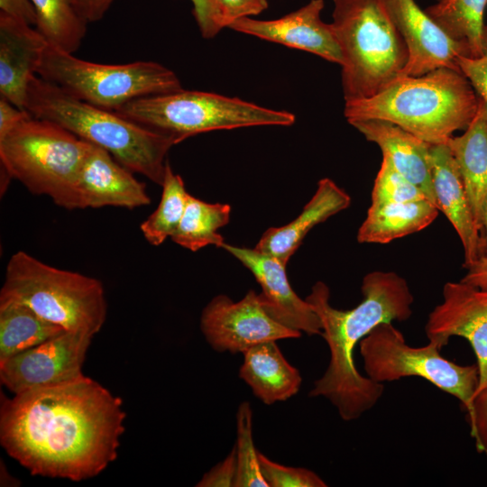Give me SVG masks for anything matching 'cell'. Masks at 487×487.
Returning <instances> with one entry per match:
<instances>
[{
    "label": "cell",
    "mask_w": 487,
    "mask_h": 487,
    "mask_svg": "<svg viewBox=\"0 0 487 487\" xmlns=\"http://www.w3.org/2000/svg\"><path fill=\"white\" fill-rule=\"evenodd\" d=\"M125 416L119 397L84 376L2 396L0 443L32 475L80 482L116 459Z\"/></svg>",
    "instance_id": "cell-1"
},
{
    "label": "cell",
    "mask_w": 487,
    "mask_h": 487,
    "mask_svg": "<svg viewBox=\"0 0 487 487\" xmlns=\"http://www.w3.org/2000/svg\"><path fill=\"white\" fill-rule=\"evenodd\" d=\"M361 290L363 300L347 310L330 304V290L323 281L316 282L306 298L321 321V335L330 352L327 368L314 381L308 395L328 400L345 421L359 418L384 392L383 383L373 381L356 369L355 346L378 325L409 319L414 302L406 280L393 271L367 273Z\"/></svg>",
    "instance_id": "cell-2"
},
{
    "label": "cell",
    "mask_w": 487,
    "mask_h": 487,
    "mask_svg": "<svg viewBox=\"0 0 487 487\" xmlns=\"http://www.w3.org/2000/svg\"><path fill=\"white\" fill-rule=\"evenodd\" d=\"M480 98L460 71L440 68L418 77L398 76L374 96L345 101L348 123L391 122L429 144L446 143L474 118Z\"/></svg>",
    "instance_id": "cell-3"
},
{
    "label": "cell",
    "mask_w": 487,
    "mask_h": 487,
    "mask_svg": "<svg viewBox=\"0 0 487 487\" xmlns=\"http://www.w3.org/2000/svg\"><path fill=\"white\" fill-rule=\"evenodd\" d=\"M24 110L103 148L132 172L161 186L167 154L177 144L171 136L79 100L38 75L28 84Z\"/></svg>",
    "instance_id": "cell-4"
},
{
    "label": "cell",
    "mask_w": 487,
    "mask_h": 487,
    "mask_svg": "<svg viewBox=\"0 0 487 487\" xmlns=\"http://www.w3.org/2000/svg\"><path fill=\"white\" fill-rule=\"evenodd\" d=\"M345 101L368 98L394 80L409 53L384 0H333Z\"/></svg>",
    "instance_id": "cell-5"
},
{
    "label": "cell",
    "mask_w": 487,
    "mask_h": 487,
    "mask_svg": "<svg viewBox=\"0 0 487 487\" xmlns=\"http://www.w3.org/2000/svg\"><path fill=\"white\" fill-rule=\"evenodd\" d=\"M89 145L55 123L30 116L0 138L1 169L32 194L83 209L78 180Z\"/></svg>",
    "instance_id": "cell-6"
},
{
    "label": "cell",
    "mask_w": 487,
    "mask_h": 487,
    "mask_svg": "<svg viewBox=\"0 0 487 487\" xmlns=\"http://www.w3.org/2000/svg\"><path fill=\"white\" fill-rule=\"evenodd\" d=\"M0 298L21 301L65 331L94 336L106 319L105 289L99 280L51 266L24 251L10 257Z\"/></svg>",
    "instance_id": "cell-7"
},
{
    "label": "cell",
    "mask_w": 487,
    "mask_h": 487,
    "mask_svg": "<svg viewBox=\"0 0 487 487\" xmlns=\"http://www.w3.org/2000/svg\"><path fill=\"white\" fill-rule=\"evenodd\" d=\"M116 113L146 128L171 136L179 143L188 137L242 127L294 124L295 115L212 92L184 90L132 100Z\"/></svg>",
    "instance_id": "cell-8"
},
{
    "label": "cell",
    "mask_w": 487,
    "mask_h": 487,
    "mask_svg": "<svg viewBox=\"0 0 487 487\" xmlns=\"http://www.w3.org/2000/svg\"><path fill=\"white\" fill-rule=\"evenodd\" d=\"M36 74L79 100L112 111L136 98L182 89L178 76L155 61L96 63L49 45Z\"/></svg>",
    "instance_id": "cell-9"
},
{
    "label": "cell",
    "mask_w": 487,
    "mask_h": 487,
    "mask_svg": "<svg viewBox=\"0 0 487 487\" xmlns=\"http://www.w3.org/2000/svg\"><path fill=\"white\" fill-rule=\"evenodd\" d=\"M367 377L384 383L417 376L447 392L463 404L470 418L479 383L477 364L459 365L440 354L433 343L413 347L391 322L375 326L359 343Z\"/></svg>",
    "instance_id": "cell-10"
},
{
    "label": "cell",
    "mask_w": 487,
    "mask_h": 487,
    "mask_svg": "<svg viewBox=\"0 0 487 487\" xmlns=\"http://www.w3.org/2000/svg\"><path fill=\"white\" fill-rule=\"evenodd\" d=\"M199 326L214 350L232 354H244L264 342L299 338L302 334L272 318L253 289L236 302L223 294L213 298L202 310Z\"/></svg>",
    "instance_id": "cell-11"
},
{
    "label": "cell",
    "mask_w": 487,
    "mask_h": 487,
    "mask_svg": "<svg viewBox=\"0 0 487 487\" xmlns=\"http://www.w3.org/2000/svg\"><path fill=\"white\" fill-rule=\"evenodd\" d=\"M93 335L65 331L0 362V381L14 394L76 381Z\"/></svg>",
    "instance_id": "cell-12"
},
{
    "label": "cell",
    "mask_w": 487,
    "mask_h": 487,
    "mask_svg": "<svg viewBox=\"0 0 487 487\" xmlns=\"http://www.w3.org/2000/svg\"><path fill=\"white\" fill-rule=\"evenodd\" d=\"M425 332L428 342L440 350L452 336L466 339L477 359L479 383L475 396L487 390V289L462 280L446 282L443 301L429 314Z\"/></svg>",
    "instance_id": "cell-13"
},
{
    "label": "cell",
    "mask_w": 487,
    "mask_h": 487,
    "mask_svg": "<svg viewBox=\"0 0 487 487\" xmlns=\"http://www.w3.org/2000/svg\"><path fill=\"white\" fill-rule=\"evenodd\" d=\"M384 1L409 53L399 76L418 77L440 68L460 70L459 57H470L465 46L447 34L415 0Z\"/></svg>",
    "instance_id": "cell-14"
},
{
    "label": "cell",
    "mask_w": 487,
    "mask_h": 487,
    "mask_svg": "<svg viewBox=\"0 0 487 487\" xmlns=\"http://www.w3.org/2000/svg\"><path fill=\"white\" fill-rule=\"evenodd\" d=\"M255 277L262 288L259 294L268 314L280 324L308 335L322 333L321 321L312 306L291 288L286 264L256 249L225 243L222 247Z\"/></svg>",
    "instance_id": "cell-15"
},
{
    "label": "cell",
    "mask_w": 487,
    "mask_h": 487,
    "mask_svg": "<svg viewBox=\"0 0 487 487\" xmlns=\"http://www.w3.org/2000/svg\"><path fill=\"white\" fill-rule=\"evenodd\" d=\"M324 0H311L306 5L275 20L237 19L229 28L289 48L316 54L342 65L343 57L331 23L320 18Z\"/></svg>",
    "instance_id": "cell-16"
},
{
    "label": "cell",
    "mask_w": 487,
    "mask_h": 487,
    "mask_svg": "<svg viewBox=\"0 0 487 487\" xmlns=\"http://www.w3.org/2000/svg\"><path fill=\"white\" fill-rule=\"evenodd\" d=\"M429 163L436 206L456 231L468 269L482 256V239L458 167L446 143L429 145Z\"/></svg>",
    "instance_id": "cell-17"
},
{
    "label": "cell",
    "mask_w": 487,
    "mask_h": 487,
    "mask_svg": "<svg viewBox=\"0 0 487 487\" xmlns=\"http://www.w3.org/2000/svg\"><path fill=\"white\" fill-rule=\"evenodd\" d=\"M103 148L90 142L79 172L84 208L117 207L133 209L151 204L143 182Z\"/></svg>",
    "instance_id": "cell-18"
},
{
    "label": "cell",
    "mask_w": 487,
    "mask_h": 487,
    "mask_svg": "<svg viewBox=\"0 0 487 487\" xmlns=\"http://www.w3.org/2000/svg\"><path fill=\"white\" fill-rule=\"evenodd\" d=\"M47 46L32 25L0 12V96L24 110L28 84Z\"/></svg>",
    "instance_id": "cell-19"
},
{
    "label": "cell",
    "mask_w": 487,
    "mask_h": 487,
    "mask_svg": "<svg viewBox=\"0 0 487 487\" xmlns=\"http://www.w3.org/2000/svg\"><path fill=\"white\" fill-rule=\"evenodd\" d=\"M349 124L366 140L376 143L382 152V157L387 158L401 175L422 189L436 206L429 143L382 119H360Z\"/></svg>",
    "instance_id": "cell-20"
},
{
    "label": "cell",
    "mask_w": 487,
    "mask_h": 487,
    "mask_svg": "<svg viewBox=\"0 0 487 487\" xmlns=\"http://www.w3.org/2000/svg\"><path fill=\"white\" fill-rule=\"evenodd\" d=\"M350 196L332 179L324 178L300 214L289 224L267 229L254 249L271 255L287 265L308 232L330 216L346 209Z\"/></svg>",
    "instance_id": "cell-21"
},
{
    "label": "cell",
    "mask_w": 487,
    "mask_h": 487,
    "mask_svg": "<svg viewBox=\"0 0 487 487\" xmlns=\"http://www.w3.org/2000/svg\"><path fill=\"white\" fill-rule=\"evenodd\" d=\"M239 377L266 405L290 399L302 383L299 371L286 360L276 341L256 345L244 352Z\"/></svg>",
    "instance_id": "cell-22"
},
{
    "label": "cell",
    "mask_w": 487,
    "mask_h": 487,
    "mask_svg": "<svg viewBox=\"0 0 487 487\" xmlns=\"http://www.w3.org/2000/svg\"><path fill=\"white\" fill-rule=\"evenodd\" d=\"M446 144L456 162L480 230L481 213L487 198V110L481 100L464 133L450 137Z\"/></svg>",
    "instance_id": "cell-23"
},
{
    "label": "cell",
    "mask_w": 487,
    "mask_h": 487,
    "mask_svg": "<svg viewBox=\"0 0 487 487\" xmlns=\"http://www.w3.org/2000/svg\"><path fill=\"white\" fill-rule=\"evenodd\" d=\"M429 200L371 205L358 229L361 244H387L427 227L438 215Z\"/></svg>",
    "instance_id": "cell-24"
},
{
    "label": "cell",
    "mask_w": 487,
    "mask_h": 487,
    "mask_svg": "<svg viewBox=\"0 0 487 487\" xmlns=\"http://www.w3.org/2000/svg\"><path fill=\"white\" fill-rule=\"evenodd\" d=\"M63 332L21 301L0 298V362Z\"/></svg>",
    "instance_id": "cell-25"
},
{
    "label": "cell",
    "mask_w": 487,
    "mask_h": 487,
    "mask_svg": "<svg viewBox=\"0 0 487 487\" xmlns=\"http://www.w3.org/2000/svg\"><path fill=\"white\" fill-rule=\"evenodd\" d=\"M230 214L228 204L207 203L189 194L181 221L170 238L192 252L207 245L221 248L225 242L217 230L229 223Z\"/></svg>",
    "instance_id": "cell-26"
},
{
    "label": "cell",
    "mask_w": 487,
    "mask_h": 487,
    "mask_svg": "<svg viewBox=\"0 0 487 487\" xmlns=\"http://www.w3.org/2000/svg\"><path fill=\"white\" fill-rule=\"evenodd\" d=\"M487 0H438L426 13L454 40L466 47L470 57L482 53L483 16Z\"/></svg>",
    "instance_id": "cell-27"
},
{
    "label": "cell",
    "mask_w": 487,
    "mask_h": 487,
    "mask_svg": "<svg viewBox=\"0 0 487 487\" xmlns=\"http://www.w3.org/2000/svg\"><path fill=\"white\" fill-rule=\"evenodd\" d=\"M36 13V30L49 46L73 54L87 32V22L72 0H32Z\"/></svg>",
    "instance_id": "cell-28"
},
{
    "label": "cell",
    "mask_w": 487,
    "mask_h": 487,
    "mask_svg": "<svg viewBox=\"0 0 487 487\" xmlns=\"http://www.w3.org/2000/svg\"><path fill=\"white\" fill-rule=\"evenodd\" d=\"M157 208L140 225L144 239L158 246L171 237L183 216L189 193L182 178L167 163Z\"/></svg>",
    "instance_id": "cell-29"
},
{
    "label": "cell",
    "mask_w": 487,
    "mask_h": 487,
    "mask_svg": "<svg viewBox=\"0 0 487 487\" xmlns=\"http://www.w3.org/2000/svg\"><path fill=\"white\" fill-rule=\"evenodd\" d=\"M236 478L234 487H269L262 476L259 451L253 437V411L249 402L240 403L236 412Z\"/></svg>",
    "instance_id": "cell-30"
},
{
    "label": "cell",
    "mask_w": 487,
    "mask_h": 487,
    "mask_svg": "<svg viewBox=\"0 0 487 487\" xmlns=\"http://www.w3.org/2000/svg\"><path fill=\"white\" fill-rule=\"evenodd\" d=\"M425 199L428 200L422 189L401 175L387 158L382 157L372 191L371 205Z\"/></svg>",
    "instance_id": "cell-31"
},
{
    "label": "cell",
    "mask_w": 487,
    "mask_h": 487,
    "mask_svg": "<svg viewBox=\"0 0 487 487\" xmlns=\"http://www.w3.org/2000/svg\"><path fill=\"white\" fill-rule=\"evenodd\" d=\"M263 478L269 487H326L327 484L316 473L300 467L277 464L259 452Z\"/></svg>",
    "instance_id": "cell-32"
},
{
    "label": "cell",
    "mask_w": 487,
    "mask_h": 487,
    "mask_svg": "<svg viewBox=\"0 0 487 487\" xmlns=\"http://www.w3.org/2000/svg\"><path fill=\"white\" fill-rule=\"evenodd\" d=\"M458 66L487 110V25L484 27L482 53L478 57L460 56Z\"/></svg>",
    "instance_id": "cell-33"
},
{
    "label": "cell",
    "mask_w": 487,
    "mask_h": 487,
    "mask_svg": "<svg viewBox=\"0 0 487 487\" xmlns=\"http://www.w3.org/2000/svg\"><path fill=\"white\" fill-rule=\"evenodd\" d=\"M192 14L201 35L205 39L215 37L223 28V15L217 0H190Z\"/></svg>",
    "instance_id": "cell-34"
},
{
    "label": "cell",
    "mask_w": 487,
    "mask_h": 487,
    "mask_svg": "<svg viewBox=\"0 0 487 487\" xmlns=\"http://www.w3.org/2000/svg\"><path fill=\"white\" fill-rule=\"evenodd\" d=\"M237 465L234 446L226 457L206 473L197 487H234Z\"/></svg>",
    "instance_id": "cell-35"
},
{
    "label": "cell",
    "mask_w": 487,
    "mask_h": 487,
    "mask_svg": "<svg viewBox=\"0 0 487 487\" xmlns=\"http://www.w3.org/2000/svg\"><path fill=\"white\" fill-rule=\"evenodd\" d=\"M468 422L477 451L487 455V390L475 396L473 413L468 418Z\"/></svg>",
    "instance_id": "cell-36"
},
{
    "label": "cell",
    "mask_w": 487,
    "mask_h": 487,
    "mask_svg": "<svg viewBox=\"0 0 487 487\" xmlns=\"http://www.w3.org/2000/svg\"><path fill=\"white\" fill-rule=\"evenodd\" d=\"M225 27L244 17L257 15L267 9V0H217Z\"/></svg>",
    "instance_id": "cell-37"
},
{
    "label": "cell",
    "mask_w": 487,
    "mask_h": 487,
    "mask_svg": "<svg viewBox=\"0 0 487 487\" xmlns=\"http://www.w3.org/2000/svg\"><path fill=\"white\" fill-rule=\"evenodd\" d=\"M0 12L32 26L36 24L32 0H0Z\"/></svg>",
    "instance_id": "cell-38"
},
{
    "label": "cell",
    "mask_w": 487,
    "mask_h": 487,
    "mask_svg": "<svg viewBox=\"0 0 487 487\" xmlns=\"http://www.w3.org/2000/svg\"><path fill=\"white\" fill-rule=\"evenodd\" d=\"M30 116L32 115L26 110L18 108L0 96V138Z\"/></svg>",
    "instance_id": "cell-39"
},
{
    "label": "cell",
    "mask_w": 487,
    "mask_h": 487,
    "mask_svg": "<svg viewBox=\"0 0 487 487\" xmlns=\"http://www.w3.org/2000/svg\"><path fill=\"white\" fill-rule=\"evenodd\" d=\"M115 0H72L78 14L87 22L101 20Z\"/></svg>",
    "instance_id": "cell-40"
},
{
    "label": "cell",
    "mask_w": 487,
    "mask_h": 487,
    "mask_svg": "<svg viewBox=\"0 0 487 487\" xmlns=\"http://www.w3.org/2000/svg\"><path fill=\"white\" fill-rule=\"evenodd\" d=\"M461 280L463 282L482 289H487V255L481 257Z\"/></svg>",
    "instance_id": "cell-41"
},
{
    "label": "cell",
    "mask_w": 487,
    "mask_h": 487,
    "mask_svg": "<svg viewBox=\"0 0 487 487\" xmlns=\"http://www.w3.org/2000/svg\"><path fill=\"white\" fill-rule=\"evenodd\" d=\"M480 232L482 239V256L487 255V198L482 206L480 218Z\"/></svg>",
    "instance_id": "cell-42"
},
{
    "label": "cell",
    "mask_w": 487,
    "mask_h": 487,
    "mask_svg": "<svg viewBox=\"0 0 487 487\" xmlns=\"http://www.w3.org/2000/svg\"><path fill=\"white\" fill-rule=\"evenodd\" d=\"M436 1H438V0H436Z\"/></svg>",
    "instance_id": "cell-43"
}]
</instances>
